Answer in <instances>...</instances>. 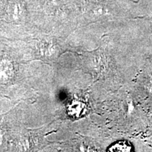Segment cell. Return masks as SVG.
Segmentation results:
<instances>
[{
  "label": "cell",
  "instance_id": "cell-1",
  "mask_svg": "<svg viewBox=\"0 0 152 152\" xmlns=\"http://www.w3.org/2000/svg\"><path fill=\"white\" fill-rule=\"evenodd\" d=\"M109 151H124L128 152L132 151V146L125 141H118L112 144L109 148Z\"/></svg>",
  "mask_w": 152,
  "mask_h": 152
}]
</instances>
